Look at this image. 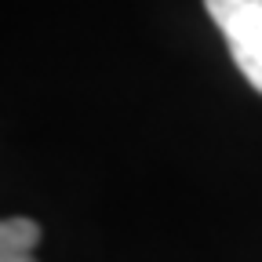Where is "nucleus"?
<instances>
[{
  "label": "nucleus",
  "mask_w": 262,
  "mask_h": 262,
  "mask_svg": "<svg viewBox=\"0 0 262 262\" xmlns=\"http://www.w3.org/2000/svg\"><path fill=\"white\" fill-rule=\"evenodd\" d=\"M244 80L262 95V0H204Z\"/></svg>",
  "instance_id": "nucleus-1"
},
{
  "label": "nucleus",
  "mask_w": 262,
  "mask_h": 262,
  "mask_svg": "<svg viewBox=\"0 0 262 262\" xmlns=\"http://www.w3.org/2000/svg\"><path fill=\"white\" fill-rule=\"evenodd\" d=\"M40 226L33 219H4L0 226V262H37Z\"/></svg>",
  "instance_id": "nucleus-2"
}]
</instances>
